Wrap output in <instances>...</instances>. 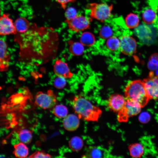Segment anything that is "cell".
<instances>
[{
  "label": "cell",
  "mask_w": 158,
  "mask_h": 158,
  "mask_svg": "<svg viewBox=\"0 0 158 158\" xmlns=\"http://www.w3.org/2000/svg\"><path fill=\"white\" fill-rule=\"evenodd\" d=\"M68 43L69 45V51L72 54L79 56L83 54L84 49L83 45L80 42L70 40Z\"/></svg>",
  "instance_id": "cell-19"
},
{
  "label": "cell",
  "mask_w": 158,
  "mask_h": 158,
  "mask_svg": "<svg viewBox=\"0 0 158 158\" xmlns=\"http://www.w3.org/2000/svg\"><path fill=\"white\" fill-rule=\"evenodd\" d=\"M80 41L83 46H90L94 44L95 38L92 33L89 32H85L81 35L80 37Z\"/></svg>",
  "instance_id": "cell-20"
},
{
  "label": "cell",
  "mask_w": 158,
  "mask_h": 158,
  "mask_svg": "<svg viewBox=\"0 0 158 158\" xmlns=\"http://www.w3.org/2000/svg\"><path fill=\"white\" fill-rule=\"evenodd\" d=\"M120 41L119 49L122 53L126 55H131L135 52L137 43L132 36L128 35H124L121 37Z\"/></svg>",
  "instance_id": "cell-7"
},
{
  "label": "cell",
  "mask_w": 158,
  "mask_h": 158,
  "mask_svg": "<svg viewBox=\"0 0 158 158\" xmlns=\"http://www.w3.org/2000/svg\"><path fill=\"white\" fill-rule=\"evenodd\" d=\"M9 14L4 13L0 18V34L1 35L16 34L18 33Z\"/></svg>",
  "instance_id": "cell-8"
},
{
  "label": "cell",
  "mask_w": 158,
  "mask_h": 158,
  "mask_svg": "<svg viewBox=\"0 0 158 158\" xmlns=\"http://www.w3.org/2000/svg\"><path fill=\"white\" fill-rule=\"evenodd\" d=\"M143 22L147 24H151L155 22L157 19V15L155 11L150 8L145 9L142 15Z\"/></svg>",
  "instance_id": "cell-16"
},
{
  "label": "cell",
  "mask_w": 158,
  "mask_h": 158,
  "mask_svg": "<svg viewBox=\"0 0 158 158\" xmlns=\"http://www.w3.org/2000/svg\"><path fill=\"white\" fill-rule=\"evenodd\" d=\"M125 21L126 27L129 28L133 29L138 26L139 23L140 19L137 14L130 13L127 16Z\"/></svg>",
  "instance_id": "cell-18"
},
{
  "label": "cell",
  "mask_w": 158,
  "mask_h": 158,
  "mask_svg": "<svg viewBox=\"0 0 158 158\" xmlns=\"http://www.w3.org/2000/svg\"><path fill=\"white\" fill-rule=\"evenodd\" d=\"M129 149L130 155L134 157H140L144 151L143 147L139 143L130 145L129 146Z\"/></svg>",
  "instance_id": "cell-21"
},
{
  "label": "cell",
  "mask_w": 158,
  "mask_h": 158,
  "mask_svg": "<svg viewBox=\"0 0 158 158\" xmlns=\"http://www.w3.org/2000/svg\"><path fill=\"white\" fill-rule=\"evenodd\" d=\"M106 45L108 48L112 51L120 49V39L116 36H111L107 39Z\"/></svg>",
  "instance_id": "cell-25"
},
{
  "label": "cell",
  "mask_w": 158,
  "mask_h": 158,
  "mask_svg": "<svg viewBox=\"0 0 158 158\" xmlns=\"http://www.w3.org/2000/svg\"><path fill=\"white\" fill-rule=\"evenodd\" d=\"M56 96L51 90H48L47 93L39 92L35 96V105L43 109L53 108L56 105Z\"/></svg>",
  "instance_id": "cell-4"
},
{
  "label": "cell",
  "mask_w": 158,
  "mask_h": 158,
  "mask_svg": "<svg viewBox=\"0 0 158 158\" xmlns=\"http://www.w3.org/2000/svg\"><path fill=\"white\" fill-rule=\"evenodd\" d=\"M109 156L108 151L100 146L89 147L87 149L82 157L103 158L107 157Z\"/></svg>",
  "instance_id": "cell-12"
},
{
  "label": "cell",
  "mask_w": 158,
  "mask_h": 158,
  "mask_svg": "<svg viewBox=\"0 0 158 158\" xmlns=\"http://www.w3.org/2000/svg\"><path fill=\"white\" fill-rule=\"evenodd\" d=\"M69 145L72 150L77 152L80 151L82 148L83 142L80 137L76 136L71 139L69 142Z\"/></svg>",
  "instance_id": "cell-22"
},
{
  "label": "cell",
  "mask_w": 158,
  "mask_h": 158,
  "mask_svg": "<svg viewBox=\"0 0 158 158\" xmlns=\"http://www.w3.org/2000/svg\"><path fill=\"white\" fill-rule=\"evenodd\" d=\"M72 107L79 118L87 121H97L102 113V110L99 107L80 95L74 97Z\"/></svg>",
  "instance_id": "cell-1"
},
{
  "label": "cell",
  "mask_w": 158,
  "mask_h": 158,
  "mask_svg": "<svg viewBox=\"0 0 158 158\" xmlns=\"http://www.w3.org/2000/svg\"><path fill=\"white\" fill-rule=\"evenodd\" d=\"M54 73L58 76L66 78H71L73 74L71 71L67 64L60 59H57L54 66Z\"/></svg>",
  "instance_id": "cell-11"
},
{
  "label": "cell",
  "mask_w": 158,
  "mask_h": 158,
  "mask_svg": "<svg viewBox=\"0 0 158 158\" xmlns=\"http://www.w3.org/2000/svg\"><path fill=\"white\" fill-rule=\"evenodd\" d=\"M150 118L149 115L146 113H142L139 118L140 121L142 123L147 122L149 121Z\"/></svg>",
  "instance_id": "cell-31"
},
{
  "label": "cell",
  "mask_w": 158,
  "mask_h": 158,
  "mask_svg": "<svg viewBox=\"0 0 158 158\" xmlns=\"http://www.w3.org/2000/svg\"><path fill=\"white\" fill-rule=\"evenodd\" d=\"M113 30L111 28L108 26H104L101 29L99 35L100 37L104 39H108L112 36Z\"/></svg>",
  "instance_id": "cell-26"
},
{
  "label": "cell",
  "mask_w": 158,
  "mask_h": 158,
  "mask_svg": "<svg viewBox=\"0 0 158 158\" xmlns=\"http://www.w3.org/2000/svg\"><path fill=\"white\" fill-rule=\"evenodd\" d=\"M145 89L150 99H156L158 93V75L152 73L143 81Z\"/></svg>",
  "instance_id": "cell-9"
},
{
  "label": "cell",
  "mask_w": 158,
  "mask_h": 158,
  "mask_svg": "<svg viewBox=\"0 0 158 158\" xmlns=\"http://www.w3.org/2000/svg\"><path fill=\"white\" fill-rule=\"evenodd\" d=\"M142 107L138 104L126 100L123 109L118 112L117 119L120 122H126L129 118L139 114Z\"/></svg>",
  "instance_id": "cell-6"
},
{
  "label": "cell",
  "mask_w": 158,
  "mask_h": 158,
  "mask_svg": "<svg viewBox=\"0 0 158 158\" xmlns=\"http://www.w3.org/2000/svg\"><path fill=\"white\" fill-rule=\"evenodd\" d=\"M79 119L78 116L74 114H71L67 115L63 120V127L68 131H75L79 126Z\"/></svg>",
  "instance_id": "cell-14"
},
{
  "label": "cell",
  "mask_w": 158,
  "mask_h": 158,
  "mask_svg": "<svg viewBox=\"0 0 158 158\" xmlns=\"http://www.w3.org/2000/svg\"><path fill=\"white\" fill-rule=\"evenodd\" d=\"M113 6L106 3H91L86 6L90 11V17L101 22H104L111 16Z\"/></svg>",
  "instance_id": "cell-3"
},
{
  "label": "cell",
  "mask_w": 158,
  "mask_h": 158,
  "mask_svg": "<svg viewBox=\"0 0 158 158\" xmlns=\"http://www.w3.org/2000/svg\"><path fill=\"white\" fill-rule=\"evenodd\" d=\"M52 112L56 117L63 118L67 115L68 110L67 108L63 105L59 104L55 105L53 108Z\"/></svg>",
  "instance_id": "cell-23"
},
{
  "label": "cell",
  "mask_w": 158,
  "mask_h": 158,
  "mask_svg": "<svg viewBox=\"0 0 158 158\" xmlns=\"http://www.w3.org/2000/svg\"><path fill=\"white\" fill-rule=\"evenodd\" d=\"M19 140L25 144H28L31 141L32 138L31 132L27 129H23L20 130L18 134Z\"/></svg>",
  "instance_id": "cell-24"
},
{
  "label": "cell",
  "mask_w": 158,
  "mask_h": 158,
  "mask_svg": "<svg viewBox=\"0 0 158 158\" xmlns=\"http://www.w3.org/2000/svg\"><path fill=\"white\" fill-rule=\"evenodd\" d=\"M53 84L54 86L56 88L58 89L63 88L66 84L65 78L57 76V77L54 79Z\"/></svg>",
  "instance_id": "cell-27"
},
{
  "label": "cell",
  "mask_w": 158,
  "mask_h": 158,
  "mask_svg": "<svg viewBox=\"0 0 158 158\" xmlns=\"http://www.w3.org/2000/svg\"><path fill=\"white\" fill-rule=\"evenodd\" d=\"M124 95L126 100L135 103L142 108L150 99L143 81L136 80L129 82L125 87Z\"/></svg>",
  "instance_id": "cell-2"
},
{
  "label": "cell",
  "mask_w": 158,
  "mask_h": 158,
  "mask_svg": "<svg viewBox=\"0 0 158 158\" xmlns=\"http://www.w3.org/2000/svg\"><path fill=\"white\" fill-rule=\"evenodd\" d=\"M76 0H56L60 5L61 8L65 10L68 3L75 2Z\"/></svg>",
  "instance_id": "cell-30"
},
{
  "label": "cell",
  "mask_w": 158,
  "mask_h": 158,
  "mask_svg": "<svg viewBox=\"0 0 158 158\" xmlns=\"http://www.w3.org/2000/svg\"><path fill=\"white\" fill-rule=\"evenodd\" d=\"M51 156L42 151H37L28 157V158H51Z\"/></svg>",
  "instance_id": "cell-29"
},
{
  "label": "cell",
  "mask_w": 158,
  "mask_h": 158,
  "mask_svg": "<svg viewBox=\"0 0 158 158\" xmlns=\"http://www.w3.org/2000/svg\"><path fill=\"white\" fill-rule=\"evenodd\" d=\"M77 15L75 9L72 7H70L66 9L65 12V17L66 20H71Z\"/></svg>",
  "instance_id": "cell-28"
},
{
  "label": "cell",
  "mask_w": 158,
  "mask_h": 158,
  "mask_svg": "<svg viewBox=\"0 0 158 158\" xmlns=\"http://www.w3.org/2000/svg\"><path fill=\"white\" fill-rule=\"evenodd\" d=\"M158 99V93L157 96V99Z\"/></svg>",
  "instance_id": "cell-32"
},
{
  "label": "cell",
  "mask_w": 158,
  "mask_h": 158,
  "mask_svg": "<svg viewBox=\"0 0 158 158\" xmlns=\"http://www.w3.org/2000/svg\"><path fill=\"white\" fill-rule=\"evenodd\" d=\"M0 69L1 71L7 70L9 66L10 55L7 49V44L4 40H0Z\"/></svg>",
  "instance_id": "cell-13"
},
{
  "label": "cell",
  "mask_w": 158,
  "mask_h": 158,
  "mask_svg": "<svg viewBox=\"0 0 158 158\" xmlns=\"http://www.w3.org/2000/svg\"><path fill=\"white\" fill-rule=\"evenodd\" d=\"M25 144L21 142L14 145L13 153L16 157L23 158L27 156L28 154V149Z\"/></svg>",
  "instance_id": "cell-17"
},
{
  "label": "cell",
  "mask_w": 158,
  "mask_h": 158,
  "mask_svg": "<svg viewBox=\"0 0 158 158\" xmlns=\"http://www.w3.org/2000/svg\"><path fill=\"white\" fill-rule=\"evenodd\" d=\"M14 24L17 32L20 34L26 32L30 28L28 20L24 17L18 18L15 21Z\"/></svg>",
  "instance_id": "cell-15"
},
{
  "label": "cell",
  "mask_w": 158,
  "mask_h": 158,
  "mask_svg": "<svg viewBox=\"0 0 158 158\" xmlns=\"http://www.w3.org/2000/svg\"><path fill=\"white\" fill-rule=\"evenodd\" d=\"M92 19L82 15L77 14L73 18L65 20L68 28L71 31L77 32L89 29Z\"/></svg>",
  "instance_id": "cell-5"
},
{
  "label": "cell",
  "mask_w": 158,
  "mask_h": 158,
  "mask_svg": "<svg viewBox=\"0 0 158 158\" xmlns=\"http://www.w3.org/2000/svg\"><path fill=\"white\" fill-rule=\"evenodd\" d=\"M126 102L125 97L118 94L111 95L107 101V106L111 111L115 112H118L124 107Z\"/></svg>",
  "instance_id": "cell-10"
}]
</instances>
